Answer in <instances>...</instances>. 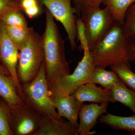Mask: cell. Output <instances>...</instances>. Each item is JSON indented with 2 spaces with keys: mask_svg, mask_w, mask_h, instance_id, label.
<instances>
[{
  "mask_svg": "<svg viewBox=\"0 0 135 135\" xmlns=\"http://www.w3.org/2000/svg\"><path fill=\"white\" fill-rule=\"evenodd\" d=\"M45 31L41 36L46 76L49 86L58 77L71 74L65 44L52 15L46 12Z\"/></svg>",
  "mask_w": 135,
  "mask_h": 135,
  "instance_id": "1",
  "label": "cell"
},
{
  "mask_svg": "<svg viewBox=\"0 0 135 135\" xmlns=\"http://www.w3.org/2000/svg\"><path fill=\"white\" fill-rule=\"evenodd\" d=\"M122 25L114 22L107 34L90 51L95 67L106 68L119 64H129L128 52L130 38Z\"/></svg>",
  "mask_w": 135,
  "mask_h": 135,
  "instance_id": "2",
  "label": "cell"
},
{
  "mask_svg": "<svg viewBox=\"0 0 135 135\" xmlns=\"http://www.w3.org/2000/svg\"><path fill=\"white\" fill-rule=\"evenodd\" d=\"M22 86L24 101L26 103L38 111L42 116L60 119H59L57 112L51 99L44 61L33 79Z\"/></svg>",
  "mask_w": 135,
  "mask_h": 135,
  "instance_id": "3",
  "label": "cell"
},
{
  "mask_svg": "<svg viewBox=\"0 0 135 135\" xmlns=\"http://www.w3.org/2000/svg\"><path fill=\"white\" fill-rule=\"evenodd\" d=\"M44 61L41 37L33 31L27 41L19 50L17 74L21 85L33 79Z\"/></svg>",
  "mask_w": 135,
  "mask_h": 135,
  "instance_id": "4",
  "label": "cell"
},
{
  "mask_svg": "<svg viewBox=\"0 0 135 135\" xmlns=\"http://www.w3.org/2000/svg\"><path fill=\"white\" fill-rule=\"evenodd\" d=\"M80 18L86 30L90 50L109 31L114 21L108 9L99 7H81Z\"/></svg>",
  "mask_w": 135,
  "mask_h": 135,
  "instance_id": "5",
  "label": "cell"
},
{
  "mask_svg": "<svg viewBox=\"0 0 135 135\" xmlns=\"http://www.w3.org/2000/svg\"><path fill=\"white\" fill-rule=\"evenodd\" d=\"M83 50V57L73 73L57 78L49 86L50 88L70 95L78 87L88 83L95 66L89 47Z\"/></svg>",
  "mask_w": 135,
  "mask_h": 135,
  "instance_id": "6",
  "label": "cell"
},
{
  "mask_svg": "<svg viewBox=\"0 0 135 135\" xmlns=\"http://www.w3.org/2000/svg\"><path fill=\"white\" fill-rule=\"evenodd\" d=\"M54 18L61 23L67 34L71 48H76L77 10L72 5V0H40Z\"/></svg>",
  "mask_w": 135,
  "mask_h": 135,
  "instance_id": "7",
  "label": "cell"
},
{
  "mask_svg": "<svg viewBox=\"0 0 135 135\" xmlns=\"http://www.w3.org/2000/svg\"><path fill=\"white\" fill-rule=\"evenodd\" d=\"M42 115L25 103L10 108L9 123L13 135H33L40 127Z\"/></svg>",
  "mask_w": 135,
  "mask_h": 135,
  "instance_id": "8",
  "label": "cell"
},
{
  "mask_svg": "<svg viewBox=\"0 0 135 135\" xmlns=\"http://www.w3.org/2000/svg\"><path fill=\"white\" fill-rule=\"evenodd\" d=\"M18 57L19 50L8 36L5 25L0 20V62L12 78L19 95L24 101L22 86L17 74Z\"/></svg>",
  "mask_w": 135,
  "mask_h": 135,
  "instance_id": "9",
  "label": "cell"
},
{
  "mask_svg": "<svg viewBox=\"0 0 135 135\" xmlns=\"http://www.w3.org/2000/svg\"><path fill=\"white\" fill-rule=\"evenodd\" d=\"M50 96L53 106L57 110L59 119L64 118L78 127L79 113L83 102L75 99L71 94L58 92L50 88Z\"/></svg>",
  "mask_w": 135,
  "mask_h": 135,
  "instance_id": "10",
  "label": "cell"
},
{
  "mask_svg": "<svg viewBox=\"0 0 135 135\" xmlns=\"http://www.w3.org/2000/svg\"><path fill=\"white\" fill-rule=\"evenodd\" d=\"M108 104L109 103L83 104L79 113L80 122L78 128V135H92L95 134L96 132L92 131V129L99 117L106 113Z\"/></svg>",
  "mask_w": 135,
  "mask_h": 135,
  "instance_id": "11",
  "label": "cell"
},
{
  "mask_svg": "<svg viewBox=\"0 0 135 135\" xmlns=\"http://www.w3.org/2000/svg\"><path fill=\"white\" fill-rule=\"evenodd\" d=\"M71 95L75 99L83 103H113L111 90L97 86L95 84L92 83H87L81 85L76 89Z\"/></svg>",
  "mask_w": 135,
  "mask_h": 135,
  "instance_id": "12",
  "label": "cell"
},
{
  "mask_svg": "<svg viewBox=\"0 0 135 135\" xmlns=\"http://www.w3.org/2000/svg\"><path fill=\"white\" fill-rule=\"evenodd\" d=\"M78 128L68 120L42 116L39 129L33 135H77Z\"/></svg>",
  "mask_w": 135,
  "mask_h": 135,
  "instance_id": "13",
  "label": "cell"
},
{
  "mask_svg": "<svg viewBox=\"0 0 135 135\" xmlns=\"http://www.w3.org/2000/svg\"><path fill=\"white\" fill-rule=\"evenodd\" d=\"M0 97L10 109L25 103L19 95L15 82L4 68H0Z\"/></svg>",
  "mask_w": 135,
  "mask_h": 135,
  "instance_id": "14",
  "label": "cell"
},
{
  "mask_svg": "<svg viewBox=\"0 0 135 135\" xmlns=\"http://www.w3.org/2000/svg\"><path fill=\"white\" fill-rule=\"evenodd\" d=\"M113 103L119 102L129 108L135 114V92L128 88L120 79L111 90Z\"/></svg>",
  "mask_w": 135,
  "mask_h": 135,
  "instance_id": "15",
  "label": "cell"
},
{
  "mask_svg": "<svg viewBox=\"0 0 135 135\" xmlns=\"http://www.w3.org/2000/svg\"><path fill=\"white\" fill-rule=\"evenodd\" d=\"M98 120L115 129L135 132L134 114L132 116L123 117L107 113L100 116Z\"/></svg>",
  "mask_w": 135,
  "mask_h": 135,
  "instance_id": "16",
  "label": "cell"
},
{
  "mask_svg": "<svg viewBox=\"0 0 135 135\" xmlns=\"http://www.w3.org/2000/svg\"><path fill=\"white\" fill-rule=\"evenodd\" d=\"M135 0H103L102 3L107 8L114 22L123 25L126 14Z\"/></svg>",
  "mask_w": 135,
  "mask_h": 135,
  "instance_id": "17",
  "label": "cell"
},
{
  "mask_svg": "<svg viewBox=\"0 0 135 135\" xmlns=\"http://www.w3.org/2000/svg\"><path fill=\"white\" fill-rule=\"evenodd\" d=\"M119 80V78L113 71H107L105 68L95 67L88 83L99 84L104 88L111 90Z\"/></svg>",
  "mask_w": 135,
  "mask_h": 135,
  "instance_id": "18",
  "label": "cell"
},
{
  "mask_svg": "<svg viewBox=\"0 0 135 135\" xmlns=\"http://www.w3.org/2000/svg\"><path fill=\"white\" fill-rule=\"evenodd\" d=\"M5 29L8 36L19 50L27 41L33 31L32 28L27 26H5Z\"/></svg>",
  "mask_w": 135,
  "mask_h": 135,
  "instance_id": "19",
  "label": "cell"
},
{
  "mask_svg": "<svg viewBox=\"0 0 135 135\" xmlns=\"http://www.w3.org/2000/svg\"><path fill=\"white\" fill-rule=\"evenodd\" d=\"M110 67L126 86L135 92V73L131 71L130 64L123 63Z\"/></svg>",
  "mask_w": 135,
  "mask_h": 135,
  "instance_id": "20",
  "label": "cell"
},
{
  "mask_svg": "<svg viewBox=\"0 0 135 135\" xmlns=\"http://www.w3.org/2000/svg\"><path fill=\"white\" fill-rule=\"evenodd\" d=\"M0 20L5 26H27V22L21 11H11L1 17Z\"/></svg>",
  "mask_w": 135,
  "mask_h": 135,
  "instance_id": "21",
  "label": "cell"
},
{
  "mask_svg": "<svg viewBox=\"0 0 135 135\" xmlns=\"http://www.w3.org/2000/svg\"><path fill=\"white\" fill-rule=\"evenodd\" d=\"M10 108L5 101L0 105V135H13L9 123Z\"/></svg>",
  "mask_w": 135,
  "mask_h": 135,
  "instance_id": "22",
  "label": "cell"
},
{
  "mask_svg": "<svg viewBox=\"0 0 135 135\" xmlns=\"http://www.w3.org/2000/svg\"><path fill=\"white\" fill-rule=\"evenodd\" d=\"M122 26L127 36L131 38L135 35V3L128 10Z\"/></svg>",
  "mask_w": 135,
  "mask_h": 135,
  "instance_id": "23",
  "label": "cell"
},
{
  "mask_svg": "<svg viewBox=\"0 0 135 135\" xmlns=\"http://www.w3.org/2000/svg\"><path fill=\"white\" fill-rule=\"evenodd\" d=\"M76 30L77 40L79 41L80 47L81 50L88 47L85 26L80 17L76 20Z\"/></svg>",
  "mask_w": 135,
  "mask_h": 135,
  "instance_id": "24",
  "label": "cell"
},
{
  "mask_svg": "<svg viewBox=\"0 0 135 135\" xmlns=\"http://www.w3.org/2000/svg\"><path fill=\"white\" fill-rule=\"evenodd\" d=\"M21 5L13 0H0V18L6 12L11 11H22Z\"/></svg>",
  "mask_w": 135,
  "mask_h": 135,
  "instance_id": "25",
  "label": "cell"
},
{
  "mask_svg": "<svg viewBox=\"0 0 135 135\" xmlns=\"http://www.w3.org/2000/svg\"><path fill=\"white\" fill-rule=\"evenodd\" d=\"M128 59L129 61L135 60V35L130 38V44L128 52Z\"/></svg>",
  "mask_w": 135,
  "mask_h": 135,
  "instance_id": "26",
  "label": "cell"
},
{
  "mask_svg": "<svg viewBox=\"0 0 135 135\" xmlns=\"http://www.w3.org/2000/svg\"><path fill=\"white\" fill-rule=\"evenodd\" d=\"M24 11L27 15L31 18L36 17L40 12V9L38 5L27 9Z\"/></svg>",
  "mask_w": 135,
  "mask_h": 135,
  "instance_id": "27",
  "label": "cell"
},
{
  "mask_svg": "<svg viewBox=\"0 0 135 135\" xmlns=\"http://www.w3.org/2000/svg\"><path fill=\"white\" fill-rule=\"evenodd\" d=\"M103 1V0H83L81 7L83 6L89 7H99L102 3Z\"/></svg>",
  "mask_w": 135,
  "mask_h": 135,
  "instance_id": "28",
  "label": "cell"
},
{
  "mask_svg": "<svg viewBox=\"0 0 135 135\" xmlns=\"http://www.w3.org/2000/svg\"><path fill=\"white\" fill-rule=\"evenodd\" d=\"M38 5L37 0H22L20 3V5L24 10Z\"/></svg>",
  "mask_w": 135,
  "mask_h": 135,
  "instance_id": "29",
  "label": "cell"
},
{
  "mask_svg": "<svg viewBox=\"0 0 135 135\" xmlns=\"http://www.w3.org/2000/svg\"><path fill=\"white\" fill-rule=\"evenodd\" d=\"M75 5V8L77 10V15L80 16V11L81 8L82 6L83 1V0H72Z\"/></svg>",
  "mask_w": 135,
  "mask_h": 135,
  "instance_id": "30",
  "label": "cell"
},
{
  "mask_svg": "<svg viewBox=\"0 0 135 135\" xmlns=\"http://www.w3.org/2000/svg\"><path fill=\"white\" fill-rule=\"evenodd\" d=\"M13 1H15L16 2L18 3H19L20 4V3H21V1H22V0H13Z\"/></svg>",
  "mask_w": 135,
  "mask_h": 135,
  "instance_id": "31",
  "label": "cell"
},
{
  "mask_svg": "<svg viewBox=\"0 0 135 135\" xmlns=\"http://www.w3.org/2000/svg\"><path fill=\"white\" fill-rule=\"evenodd\" d=\"M5 68V67L2 65L1 64H0V68Z\"/></svg>",
  "mask_w": 135,
  "mask_h": 135,
  "instance_id": "32",
  "label": "cell"
},
{
  "mask_svg": "<svg viewBox=\"0 0 135 135\" xmlns=\"http://www.w3.org/2000/svg\"><path fill=\"white\" fill-rule=\"evenodd\" d=\"M1 102H1V101H0V105H1Z\"/></svg>",
  "mask_w": 135,
  "mask_h": 135,
  "instance_id": "33",
  "label": "cell"
},
{
  "mask_svg": "<svg viewBox=\"0 0 135 135\" xmlns=\"http://www.w3.org/2000/svg\"><path fill=\"white\" fill-rule=\"evenodd\" d=\"M134 62H135V61H134Z\"/></svg>",
  "mask_w": 135,
  "mask_h": 135,
  "instance_id": "34",
  "label": "cell"
},
{
  "mask_svg": "<svg viewBox=\"0 0 135 135\" xmlns=\"http://www.w3.org/2000/svg\"></svg>",
  "mask_w": 135,
  "mask_h": 135,
  "instance_id": "35",
  "label": "cell"
}]
</instances>
